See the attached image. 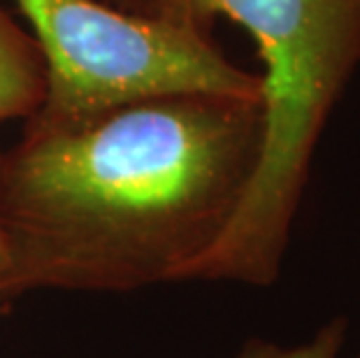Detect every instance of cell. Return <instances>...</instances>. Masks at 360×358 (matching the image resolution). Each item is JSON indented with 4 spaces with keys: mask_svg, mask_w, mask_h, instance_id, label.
I'll return each instance as SVG.
<instances>
[{
    "mask_svg": "<svg viewBox=\"0 0 360 358\" xmlns=\"http://www.w3.org/2000/svg\"><path fill=\"white\" fill-rule=\"evenodd\" d=\"M103 3L119 7V10L130 12V14H137V17H172V19L191 21L186 17H181L174 0H103Z\"/></svg>",
    "mask_w": 360,
    "mask_h": 358,
    "instance_id": "cell-6",
    "label": "cell"
},
{
    "mask_svg": "<svg viewBox=\"0 0 360 358\" xmlns=\"http://www.w3.org/2000/svg\"><path fill=\"white\" fill-rule=\"evenodd\" d=\"M260 101L181 94L70 121L28 117L0 151L5 300L184 281L256 170Z\"/></svg>",
    "mask_w": 360,
    "mask_h": 358,
    "instance_id": "cell-1",
    "label": "cell"
},
{
    "mask_svg": "<svg viewBox=\"0 0 360 358\" xmlns=\"http://www.w3.org/2000/svg\"><path fill=\"white\" fill-rule=\"evenodd\" d=\"M47 65V96L30 117L70 121L158 96L260 101V77L226 58L210 28L137 17L103 0H14Z\"/></svg>",
    "mask_w": 360,
    "mask_h": 358,
    "instance_id": "cell-3",
    "label": "cell"
},
{
    "mask_svg": "<svg viewBox=\"0 0 360 358\" xmlns=\"http://www.w3.org/2000/svg\"><path fill=\"white\" fill-rule=\"evenodd\" d=\"M205 28L224 14L256 42L263 140L235 217L184 281L265 288L281 277L321 135L360 68V0H174Z\"/></svg>",
    "mask_w": 360,
    "mask_h": 358,
    "instance_id": "cell-2",
    "label": "cell"
},
{
    "mask_svg": "<svg viewBox=\"0 0 360 358\" xmlns=\"http://www.w3.org/2000/svg\"><path fill=\"white\" fill-rule=\"evenodd\" d=\"M47 96V65L33 35L0 7V124L28 119Z\"/></svg>",
    "mask_w": 360,
    "mask_h": 358,
    "instance_id": "cell-4",
    "label": "cell"
},
{
    "mask_svg": "<svg viewBox=\"0 0 360 358\" xmlns=\"http://www.w3.org/2000/svg\"><path fill=\"white\" fill-rule=\"evenodd\" d=\"M351 321L347 314H337L321 326L309 340L293 347H283L277 342L251 338L233 358H337L347 345Z\"/></svg>",
    "mask_w": 360,
    "mask_h": 358,
    "instance_id": "cell-5",
    "label": "cell"
},
{
    "mask_svg": "<svg viewBox=\"0 0 360 358\" xmlns=\"http://www.w3.org/2000/svg\"><path fill=\"white\" fill-rule=\"evenodd\" d=\"M5 272H7V256H5L3 235H0V302H5Z\"/></svg>",
    "mask_w": 360,
    "mask_h": 358,
    "instance_id": "cell-7",
    "label": "cell"
}]
</instances>
